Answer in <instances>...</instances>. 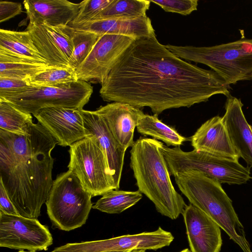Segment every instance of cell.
I'll return each mask as SVG.
<instances>
[{"mask_svg": "<svg viewBox=\"0 0 252 252\" xmlns=\"http://www.w3.org/2000/svg\"><path fill=\"white\" fill-rule=\"evenodd\" d=\"M230 85L213 70L184 61L156 36L136 39L101 84L102 99L149 107L158 115L169 109L190 107L212 96L230 95Z\"/></svg>", "mask_w": 252, "mask_h": 252, "instance_id": "cell-1", "label": "cell"}, {"mask_svg": "<svg viewBox=\"0 0 252 252\" xmlns=\"http://www.w3.org/2000/svg\"><path fill=\"white\" fill-rule=\"evenodd\" d=\"M57 141L39 122L24 134L0 129V182L20 216L37 219L52 188Z\"/></svg>", "mask_w": 252, "mask_h": 252, "instance_id": "cell-2", "label": "cell"}, {"mask_svg": "<svg viewBox=\"0 0 252 252\" xmlns=\"http://www.w3.org/2000/svg\"><path fill=\"white\" fill-rule=\"evenodd\" d=\"M161 143L155 139L140 137L131 147L130 166L138 190L154 203L161 215L176 220L187 205L172 184L160 149Z\"/></svg>", "mask_w": 252, "mask_h": 252, "instance_id": "cell-3", "label": "cell"}, {"mask_svg": "<svg viewBox=\"0 0 252 252\" xmlns=\"http://www.w3.org/2000/svg\"><path fill=\"white\" fill-rule=\"evenodd\" d=\"M174 177L179 189L190 204L215 221L243 252H252L232 201L220 183L193 170L177 173Z\"/></svg>", "mask_w": 252, "mask_h": 252, "instance_id": "cell-4", "label": "cell"}, {"mask_svg": "<svg viewBox=\"0 0 252 252\" xmlns=\"http://www.w3.org/2000/svg\"><path fill=\"white\" fill-rule=\"evenodd\" d=\"M165 46L182 59L209 66L229 85L252 80V39L208 47Z\"/></svg>", "mask_w": 252, "mask_h": 252, "instance_id": "cell-5", "label": "cell"}, {"mask_svg": "<svg viewBox=\"0 0 252 252\" xmlns=\"http://www.w3.org/2000/svg\"><path fill=\"white\" fill-rule=\"evenodd\" d=\"M92 197L72 171L59 174L45 202L53 226L69 231L85 224L93 208Z\"/></svg>", "mask_w": 252, "mask_h": 252, "instance_id": "cell-6", "label": "cell"}, {"mask_svg": "<svg viewBox=\"0 0 252 252\" xmlns=\"http://www.w3.org/2000/svg\"><path fill=\"white\" fill-rule=\"evenodd\" d=\"M160 149L169 173L196 170L220 184L241 185L251 178L250 167H244L238 160L214 156L193 150L183 151L180 146L169 148L162 143Z\"/></svg>", "mask_w": 252, "mask_h": 252, "instance_id": "cell-7", "label": "cell"}, {"mask_svg": "<svg viewBox=\"0 0 252 252\" xmlns=\"http://www.w3.org/2000/svg\"><path fill=\"white\" fill-rule=\"evenodd\" d=\"M69 147L68 170L92 197L116 189L106 157L95 137L88 136Z\"/></svg>", "mask_w": 252, "mask_h": 252, "instance_id": "cell-8", "label": "cell"}, {"mask_svg": "<svg viewBox=\"0 0 252 252\" xmlns=\"http://www.w3.org/2000/svg\"><path fill=\"white\" fill-rule=\"evenodd\" d=\"M93 92L90 83L78 80L58 86L35 87L24 93L0 98L24 112L33 115L41 109L50 107L82 109Z\"/></svg>", "mask_w": 252, "mask_h": 252, "instance_id": "cell-9", "label": "cell"}, {"mask_svg": "<svg viewBox=\"0 0 252 252\" xmlns=\"http://www.w3.org/2000/svg\"><path fill=\"white\" fill-rule=\"evenodd\" d=\"M53 244L48 227L36 219L0 211V247L19 251H46Z\"/></svg>", "mask_w": 252, "mask_h": 252, "instance_id": "cell-10", "label": "cell"}, {"mask_svg": "<svg viewBox=\"0 0 252 252\" xmlns=\"http://www.w3.org/2000/svg\"><path fill=\"white\" fill-rule=\"evenodd\" d=\"M135 39L121 35H102L76 69L78 80L101 84L120 57Z\"/></svg>", "mask_w": 252, "mask_h": 252, "instance_id": "cell-11", "label": "cell"}, {"mask_svg": "<svg viewBox=\"0 0 252 252\" xmlns=\"http://www.w3.org/2000/svg\"><path fill=\"white\" fill-rule=\"evenodd\" d=\"M26 30L30 33L46 64L53 66H69L73 51L72 28L68 25L53 27L29 23Z\"/></svg>", "mask_w": 252, "mask_h": 252, "instance_id": "cell-12", "label": "cell"}, {"mask_svg": "<svg viewBox=\"0 0 252 252\" xmlns=\"http://www.w3.org/2000/svg\"><path fill=\"white\" fill-rule=\"evenodd\" d=\"M33 115L60 146H70L87 137L83 119L78 109L46 108Z\"/></svg>", "mask_w": 252, "mask_h": 252, "instance_id": "cell-13", "label": "cell"}, {"mask_svg": "<svg viewBox=\"0 0 252 252\" xmlns=\"http://www.w3.org/2000/svg\"><path fill=\"white\" fill-rule=\"evenodd\" d=\"M191 252H220L222 245L220 227L191 204L182 214Z\"/></svg>", "mask_w": 252, "mask_h": 252, "instance_id": "cell-14", "label": "cell"}, {"mask_svg": "<svg viewBox=\"0 0 252 252\" xmlns=\"http://www.w3.org/2000/svg\"><path fill=\"white\" fill-rule=\"evenodd\" d=\"M87 136L95 137L107 158L116 189H119L126 149L115 139L103 119L95 111L79 110Z\"/></svg>", "mask_w": 252, "mask_h": 252, "instance_id": "cell-15", "label": "cell"}, {"mask_svg": "<svg viewBox=\"0 0 252 252\" xmlns=\"http://www.w3.org/2000/svg\"><path fill=\"white\" fill-rule=\"evenodd\" d=\"M105 121L117 141L125 149L134 143L133 134L140 118L144 114L129 104L113 102L101 106L95 111Z\"/></svg>", "mask_w": 252, "mask_h": 252, "instance_id": "cell-16", "label": "cell"}, {"mask_svg": "<svg viewBox=\"0 0 252 252\" xmlns=\"http://www.w3.org/2000/svg\"><path fill=\"white\" fill-rule=\"evenodd\" d=\"M241 99L227 96L222 117L232 145L239 158L252 166V130L242 110Z\"/></svg>", "mask_w": 252, "mask_h": 252, "instance_id": "cell-17", "label": "cell"}, {"mask_svg": "<svg viewBox=\"0 0 252 252\" xmlns=\"http://www.w3.org/2000/svg\"><path fill=\"white\" fill-rule=\"evenodd\" d=\"M190 140L197 151L235 160L240 158L232 145L222 118L219 116L203 123Z\"/></svg>", "mask_w": 252, "mask_h": 252, "instance_id": "cell-18", "label": "cell"}, {"mask_svg": "<svg viewBox=\"0 0 252 252\" xmlns=\"http://www.w3.org/2000/svg\"><path fill=\"white\" fill-rule=\"evenodd\" d=\"M29 23L53 27L68 25L75 18L79 3L66 0H25Z\"/></svg>", "mask_w": 252, "mask_h": 252, "instance_id": "cell-19", "label": "cell"}, {"mask_svg": "<svg viewBox=\"0 0 252 252\" xmlns=\"http://www.w3.org/2000/svg\"><path fill=\"white\" fill-rule=\"evenodd\" d=\"M76 31L105 34L121 35L135 39L156 36L151 19L147 16L133 19H109L93 21L72 28Z\"/></svg>", "mask_w": 252, "mask_h": 252, "instance_id": "cell-20", "label": "cell"}, {"mask_svg": "<svg viewBox=\"0 0 252 252\" xmlns=\"http://www.w3.org/2000/svg\"><path fill=\"white\" fill-rule=\"evenodd\" d=\"M0 54L18 61L46 63L28 31L0 30Z\"/></svg>", "mask_w": 252, "mask_h": 252, "instance_id": "cell-21", "label": "cell"}, {"mask_svg": "<svg viewBox=\"0 0 252 252\" xmlns=\"http://www.w3.org/2000/svg\"><path fill=\"white\" fill-rule=\"evenodd\" d=\"M155 114H144L136 126L137 131L144 136H151L155 139L163 141L167 146H180L188 140L173 127L162 122Z\"/></svg>", "mask_w": 252, "mask_h": 252, "instance_id": "cell-22", "label": "cell"}, {"mask_svg": "<svg viewBox=\"0 0 252 252\" xmlns=\"http://www.w3.org/2000/svg\"><path fill=\"white\" fill-rule=\"evenodd\" d=\"M142 198L137 191L109 190L102 195L93 208L107 214H120L135 205Z\"/></svg>", "mask_w": 252, "mask_h": 252, "instance_id": "cell-23", "label": "cell"}, {"mask_svg": "<svg viewBox=\"0 0 252 252\" xmlns=\"http://www.w3.org/2000/svg\"><path fill=\"white\" fill-rule=\"evenodd\" d=\"M150 2L147 0H113L93 21L145 16Z\"/></svg>", "mask_w": 252, "mask_h": 252, "instance_id": "cell-24", "label": "cell"}, {"mask_svg": "<svg viewBox=\"0 0 252 252\" xmlns=\"http://www.w3.org/2000/svg\"><path fill=\"white\" fill-rule=\"evenodd\" d=\"M31 114L24 112L7 101L0 98V129L17 134H24L32 124Z\"/></svg>", "mask_w": 252, "mask_h": 252, "instance_id": "cell-25", "label": "cell"}, {"mask_svg": "<svg viewBox=\"0 0 252 252\" xmlns=\"http://www.w3.org/2000/svg\"><path fill=\"white\" fill-rule=\"evenodd\" d=\"M53 66L46 63L19 61L0 56V77L29 79Z\"/></svg>", "mask_w": 252, "mask_h": 252, "instance_id": "cell-26", "label": "cell"}, {"mask_svg": "<svg viewBox=\"0 0 252 252\" xmlns=\"http://www.w3.org/2000/svg\"><path fill=\"white\" fill-rule=\"evenodd\" d=\"M28 80L36 87L58 86L78 80L76 69L70 66H52Z\"/></svg>", "mask_w": 252, "mask_h": 252, "instance_id": "cell-27", "label": "cell"}, {"mask_svg": "<svg viewBox=\"0 0 252 252\" xmlns=\"http://www.w3.org/2000/svg\"><path fill=\"white\" fill-rule=\"evenodd\" d=\"M101 36L93 32L74 30L73 51L69 60V66L76 69L89 55Z\"/></svg>", "mask_w": 252, "mask_h": 252, "instance_id": "cell-28", "label": "cell"}, {"mask_svg": "<svg viewBox=\"0 0 252 252\" xmlns=\"http://www.w3.org/2000/svg\"><path fill=\"white\" fill-rule=\"evenodd\" d=\"M113 0H85L79 3L75 18L68 25L71 28L93 21Z\"/></svg>", "mask_w": 252, "mask_h": 252, "instance_id": "cell-29", "label": "cell"}, {"mask_svg": "<svg viewBox=\"0 0 252 252\" xmlns=\"http://www.w3.org/2000/svg\"><path fill=\"white\" fill-rule=\"evenodd\" d=\"M35 87L27 79L0 77V97H5L24 93Z\"/></svg>", "mask_w": 252, "mask_h": 252, "instance_id": "cell-30", "label": "cell"}, {"mask_svg": "<svg viewBox=\"0 0 252 252\" xmlns=\"http://www.w3.org/2000/svg\"><path fill=\"white\" fill-rule=\"evenodd\" d=\"M165 11L188 15L197 10V0H150Z\"/></svg>", "mask_w": 252, "mask_h": 252, "instance_id": "cell-31", "label": "cell"}, {"mask_svg": "<svg viewBox=\"0 0 252 252\" xmlns=\"http://www.w3.org/2000/svg\"><path fill=\"white\" fill-rule=\"evenodd\" d=\"M22 12L21 3L7 0L0 1V23L21 14Z\"/></svg>", "mask_w": 252, "mask_h": 252, "instance_id": "cell-32", "label": "cell"}, {"mask_svg": "<svg viewBox=\"0 0 252 252\" xmlns=\"http://www.w3.org/2000/svg\"><path fill=\"white\" fill-rule=\"evenodd\" d=\"M0 211L6 214L19 215L1 182H0Z\"/></svg>", "mask_w": 252, "mask_h": 252, "instance_id": "cell-33", "label": "cell"}, {"mask_svg": "<svg viewBox=\"0 0 252 252\" xmlns=\"http://www.w3.org/2000/svg\"><path fill=\"white\" fill-rule=\"evenodd\" d=\"M130 252H146L145 250H133L131 251Z\"/></svg>", "mask_w": 252, "mask_h": 252, "instance_id": "cell-34", "label": "cell"}, {"mask_svg": "<svg viewBox=\"0 0 252 252\" xmlns=\"http://www.w3.org/2000/svg\"><path fill=\"white\" fill-rule=\"evenodd\" d=\"M180 252H191L188 249H185L183 250L182 251H180Z\"/></svg>", "mask_w": 252, "mask_h": 252, "instance_id": "cell-35", "label": "cell"}, {"mask_svg": "<svg viewBox=\"0 0 252 252\" xmlns=\"http://www.w3.org/2000/svg\"><path fill=\"white\" fill-rule=\"evenodd\" d=\"M132 251H110L107 252H130Z\"/></svg>", "mask_w": 252, "mask_h": 252, "instance_id": "cell-36", "label": "cell"}, {"mask_svg": "<svg viewBox=\"0 0 252 252\" xmlns=\"http://www.w3.org/2000/svg\"><path fill=\"white\" fill-rule=\"evenodd\" d=\"M18 252H36L28 251H19Z\"/></svg>", "mask_w": 252, "mask_h": 252, "instance_id": "cell-37", "label": "cell"}, {"mask_svg": "<svg viewBox=\"0 0 252 252\" xmlns=\"http://www.w3.org/2000/svg\"><path fill=\"white\" fill-rule=\"evenodd\" d=\"M251 129H252V126L251 125Z\"/></svg>", "mask_w": 252, "mask_h": 252, "instance_id": "cell-38", "label": "cell"}]
</instances>
